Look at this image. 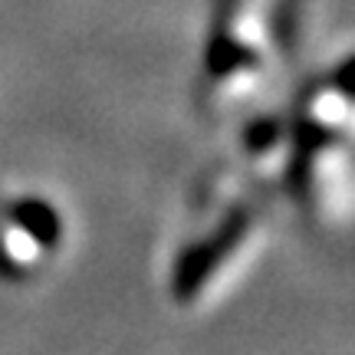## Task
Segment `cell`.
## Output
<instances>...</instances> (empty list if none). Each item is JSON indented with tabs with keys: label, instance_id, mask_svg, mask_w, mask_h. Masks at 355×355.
I'll use <instances>...</instances> for the list:
<instances>
[{
	"label": "cell",
	"instance_id": "obj_1",
	"mask_svg": "<svg viewBox=\"0 0 355 355\" xmlns=\"http://www.w3.org/2000/svg\"><path fill=\"white\" fill-rule=\"evenodd\" d=\"M63 224L37 198L0 201V273L13 279L33 277L60 247Z\"/></svg>",
	"mask_w": 355,
	"mask_h": 355
}]
</instances>
